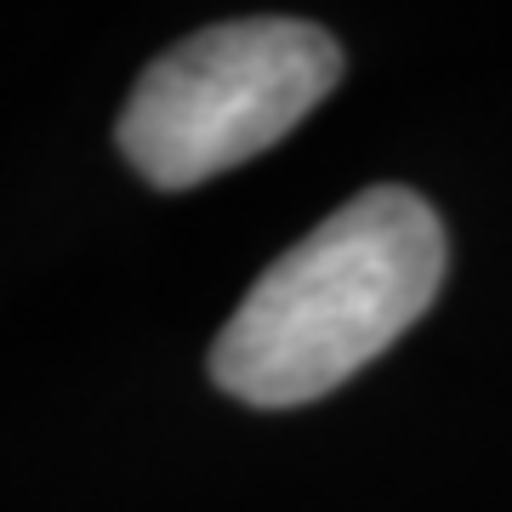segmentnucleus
<instances>
[{
    "label": "nucleus",
    "instance_id": "1",
    "mask_svg": "<svg viewBox=\"0 0 512 512\" xmlns=\"http://www.w3.org/2000/svg\"><path fill=\"white\" fill-rule=\"evenodd\" d=\"M444 279V228L410 188H365L256 279L211 348L245 404H308L416 325Z\"/></svg>",
    "mask_w": 512,
    "mask_h": 512
},
{
    "label": "nucleus",
    "instance_id": "2",
    "mask_svg": "<svg viewBox=\"0 0 512 512\" xmlns=\"http://www.w3.org/2000/svg\"><path fill=\"white\" fill-rule=\"evenodd\" d=\"M342 52L302 18H239L183 40L137 80L120 148L154 188H194L234 171L325 103Z\"/></svg>",
    "mask_w": 512,
    "mask_h": 512
}]
</instances>
